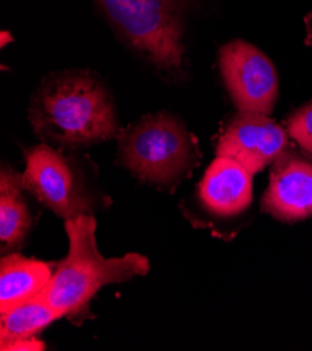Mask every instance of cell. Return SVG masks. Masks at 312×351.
<instances>
[{"label":"cell","mask_w":312,"mask_h":351,"mask_svg":"<svg viewBox=\"0 0 312 351\" xmlns=\"http://www.w3.org/2000/svg\"><path fill=\"white\" fill-rule=\"evenodd\" d=\"M56 263L29 259L19 254L0 261V312L40 295L49 285Z\"/></svg>","instance_id":"obj_11"},{"label":"cell","mask_w":312,"mask_h":351,"mask_svg":"<svg viewBox=\"0 0 312 351\" xmlns=\"http://www.w3.org/2000/svg\"><path fill=\"white\" fill-rule=\"evenodd\" d=\"M287 133L300 147L312 154V101L287 119Z\"/></svg>","instance_id":"obj_13"},{"label":"cell","mask_w":312,"mask_h":351,"mask_svg":"<svg viewBox=\"0 0 312 351\" xmlns=\"http://www.w3.org/2000/svg\"><path fill=\"white\" fill-rule=\"evenodd\" d=\"M21 181L44 206L64 220L93 215L94 195L80 171L58 150L40 145L27 152Z\"/></svg>","instance_id":"obj_5"},{"label":"cell","mask_w":312,"mask_h":351,"mask_svg":"<svg viewBox=\"0 0 312 351\" xmlns=\"http://www.w3.org/2000/svg\"><path fill=\"white\" fill-rule=\"evenodd\" d=\"M220 69L239 112L269 115L279 94V79L270 59L256 47L235 40L220 49Z\"/></svg>","instance_id":"obj_6"},{"label":"cell","mask_w":312,"mask_h":351,"mask_svg":"<svg viewBox=\"0 0 312 351\" xmlns=\"http://www.w3.org/2000/svg\"><path fill=\"white\" fill-rule=\"evenodd\" d=\"M0 341L2 350H44V343L36 339L43 329L62 315L41 295L27 300L0 312Z\"/></svg>","instance_id":"obj_10"},{"label":"cell","mask_w":312,"mask_h":351,"mask_svg":"<svg viewBox=\"0 0 312 351\" xmlns=\"http://www.w3.org/2000/svg\"><path fill=\"white\" fill-rule=\"evenodd\" d=\"M118 158L139 180L169 186L191 175L199 150L182 122L161 112L142 118L121 133Z\"/></svg>","instance_id":"obj_3"},{"label":"cell","mask_w":312,"mask_h":351,"mask_svg":"<svg viewBox=\"0 0 312 351\" xmlns=\"http://www.w3.org/2000/svg\"><path fill=\"white\" fill-rule=\"evenodd\" d=\"M97 221L93 215L66 220L69 254L56 263L49 285L40 294L62 317L86 318L93 297L104 287L125 283L150 270L149 259L141 254L106 258L95 241Z\"/></svg>","instance_id":"obj_2"},{"label":"cell","mask_w":312,"mask_h":351,"mask_svg":"<svg viewBox=\"0 0 312 351\" xmlns=\"http://www.w3.org/2000/svg\"><path fill=\"white\" fill-rule=\"evenodd\" d=\"M29 121L40 137L69 147L99 143L117 132L112 99L87 72L47 77L31 99Z\"/></svg>","instance_id":"obj_1"},{"label":"cell","mask_w":312,"mask_h":351,"mask_svg":"<svg viewBox=\"0 0 312 351\" xmlns=\"http://www.w3.org/2000/svg\"><path fill=\"white\" fill-rule=\"evenodd\" d=\"M305 27H307V44L312 51V12L305 19Z\"/></svg>","instance_id":"obj_14"},{"label":"cell","mask_w":312,"mask_h":351,"mask_svg":"<svg viewBox=\"0 0 312 351\" xmlns=\"http://www.w3.org/2000/svg\"><path fill=\"white\" fill-rule=\"evenodd\" d=\"M287 147L285 129L263 114L239 112L224 129L217 156L228 157L258 173L279 160Z\"/></svg>","instance_id":"obj_7"},{"label":"cell","mask_w":312,"mask_h":351,"mask_svg":"<svg viewBox=\"0 0 312 351\" xmlns=\"http://www.w3.org/2000/svg\"><path fill=\"white\" fill-rule=\"evenodd\" d=\"M122 37L157 69L181 72V0H95Z\"/></svg>","instance_id":"obj_4"},{"label":"cell","mask_w":312,"mask_h":351,"mask_svg":"<svg viewBox=\"0 0 312 351\" xmlns=\"http://www.w3.org/2000/svg\"><path fill=\"white\" fill-rule=\"evenodd\" d=\"M252 177L238 161L217 156L199 185V197L217 216L239 215L252 203Z\"/></svg>","instance_id":"obj_9"},{"label":"cell","mask_w":312,"mask_h":351,"mask_svg":"<svg viewBox=\"0 0 312 351\" xmlns=\"http://www.w3.org/2000/svg\"><path fill=\"white\" fill-rule=\"evenodd\" d=\"M21 175L12 168L0 173V239L3 251L14 250L31 228V215L23 197Z\"/></svg>","instance_id":"obj_12"},{"label":"cell","mask_w":312,"mask_h":351,"mask_svg":"<svg viewBox=\"0 0 312 351\" xmlns=\"http://www.w3.org/2000/svg\"><path fill=\"white\" fill-rule=\"evenodd\" d=\"M262 210L277 220L297 221L312 216V162L285 153L274 161Z\"/></svg>","instance_id":"obj_8"}]
</instances>
